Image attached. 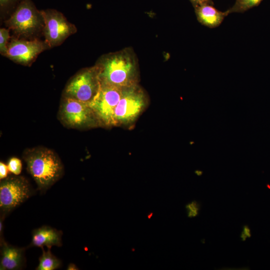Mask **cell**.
<instances>
[{
  "label": "cell",
  "instance_id": "cell-1",
  "mask_svg": "<svg viewBox=\"0 0 270 270\" xmlns=\"http://www.w3.org/2000/svg\"><path fill=\"white\" fill-rule=\"evenodd\" d=\"M27 170L41 191L48 190L62 176L64 168L58 156L52 150L36 147L23 155Z\"/></svg>",
  "mask_w": 270,
  "mask_h": 270
},
{
  "label": "cell",
  "instance_id": "cell-2",
  "mask_svg": "<svg viewBox=\"0 0 270 270\" xmlns=\"http://www.w3.org/2000/svg\"><path fill=\"white\" fill-rule=\"evenodd\" d=\"M98 66L102 82L124 88L137 84L136 62L134 56L126 51L106 56Z\"/></svg>",
  "mask_w": 270,
  "mask_h": 270
},
{
  "label": "cell",
  "instance_id": "cell-3",
  "mask_svg": "<svg viewBox=\"0 0 270 270\" xmlns=\"http://www.w3.org/2000/svg\"><path fill=\"white\" fill-rule=\"evenodd\" d=\"M59 116L68 128L82 129L101 126L88 104L64 96L60 104Z\"/></svg>",
  "mask_w": 270,
  "mask_h": 270
},
{
  "label": "cell",
  "instance_id": "cell-4",
  "mask_svg": "<svg viewBox=\"0 0 270 270\" xmlns=\"http://www.w3.org/2000/svg\"><path fill=\"white\" fill-rule=\"evenodd\" d=\"M6 23L15 34L24 36L34 34L44 26L41 11L32 0L21 2Z\"/></svg>",
  "mask_w": 270,
  "mask_h": 270
},
{
  "label": "cell",
  "instance_id": "cell-5",
  "mask_svg": "<svg viewBox=\"0 0 270 270\" xmlns=\"http://www.w3.org/2000/svg\"><path fill=\"white\" fill-rule=\"evenodd\" d=\"M124 89L100 81L96 95L88 104L101 126H114V110Z\"/></svg>",
  "mask_w": 270,
  "mask_h": 270
},
{
  "label": "cell",
  "instance_id": "cell-6",
  "mask_svg": "<svg viewBox=\"0 0 270 270\" xmlns=\"http://www.w3.org/2000/svg\"><path fill=\"white\" fill-rule=\"evenodd\" d=\"M146 98L138 84L124 89L114 114V126H126L134 122L146 108Z\"/></svg>",
  "mask_w": 270,
  "mask_h": 270
},
{
  "label": "cell",
  "instance_id": "cell-7",
  "mask_svg": "<svg viewBox=\"0 0 270 270\" xmlns=\"http://www.w3.org/2000/svg\"><path fill=\"white\" fill-rule=\"evenodd\" d=\"M100 84L98 66L86 68L71 78L66 86L64 96L89 103L96 95Z\"/></svg>",
  "mask_w": 270,
  "mask_h": 270
},
{
  "label": "cell",
  "instance_id": "cell-8",
  "mask_svg": "<svg viewBox=\"0 0 270 270\" xmlns=\"http://www.w3.org/2000/svg\"><path fill=\"white\" fill-rule=\"evenodd\" d=\"M30 186L23 176L16 175L2 180L0 183V208L4 214L9 212L31 196Z\"/></svg>",
  "mask_w": 270,
  "mask_h": 270
},
{
  "label": "cell",
  "instance_id": "cell-9",
  "mask_svg": "<svg viewBox=\"0 0 270 270\" xmlns=\"http://www.w3.org/2000/svg\"><path fill=\"white\" fill-rule=\"evenodd\" d=\"M44 26L45 43L52 48L62 44L76 32L74 25L70 22L60 12L54 9L41 10Z\"/></svg>",
  "mask_w": 270,
  "mask_h": 270
},
{
  "label": "cell",
  "instance_id": "cell-10",
  "mask_svg": "<svg viewBox=\"0 0 270 270\" xmlns=\"http://www.w3.org/2000/svg\"><path fill=\"white\" fill-rule=\"evenodd\" d=\"M48 46L38 40L13 39L8 44L6 56L24 65L30 64Z\"/></svg>",
  "mask_w": 270,
  "mask_h": 270
},
{
  "label": "cell",
  "instance_id": "cell-11",
  "mask_svg": "<svg viewBox=\"0 0 270 270\" xmlns=\"http://www.w3.org/2000/svg\"><path fill=\"white\" fill-rule=\"evenodd\" d=\"M24 250L0 240V270H16L22 268L24 262Z\"/></svg>",
  "mask_w": 270,
  "mask_h": 270
},
{
  "label": "cell",
  "instance_id": "cell-12",
  "mask_svg": "<svg viewBox=\"0 0 270 270\" xmlns=\"http://www.w3.org/2000/svg\"><path fill=\"white\" fill-rule=\"evenodd\" d=\"M62 234V231L54 228L47 226H42L33 230L30 246L41 248L46 246L48 249H50L52 246H61Z\"/></svg>",
  "mask_w": 270,
  "mask_h": 270
},
{
  "label": "cell",
  "instance_id": "cell-13",
  "mask_svg": "<svg viewBox=\"0 0 270 270\" xmlns=\"http://www.w3.org/2000/svg\"><path fill=\"white\" fill-rule=\"evenodd\" d=\"M194 9L198 22L210 28L219 26L228 16L226 12H222L218 10L212 4L198 6L195 7Z\"/></svg>",
  "mask_w": 270,
  "mask_h": 270
},
{
  "label": "cell",
  "instance_id": "cell-14",
  "mask_svg": "<svg viewBox=\"0 0 270 270\" xmlns=\"http://www.w3.org/2000/svg\"><path fill=\"white\" fill-rule=\"evenodd\" d=\"M42 249V254L39 258V264L36 270H54L59 268L61 266V262L52 254L50 249L46 251L44 248Z\"/></svg>",
  "mask_w": 270,
  "mask_h": 270
},
{
  "label": "cell",
  "instance_id": "cell-15",
  "mask_svg": "<svg viewBox=\"0 0 270 270\" xmlns=\"http://www.w3.org/2000/svg\"><path fill=\"white\" fill-rule=\"evenodd\" d=\"M262 0H236L234 5L226 11L230 14L244 12L249 9L258 5Z\"/></svg>",
  "mask_w": 270,
  "mask_h": 270
},
{
  "label": "cell",
  "instance_id": "cell-16",
  "mask_svg": "<svg viewBox=\"0 0 270 270\" xmlns=\"http://www.w3.org/2000/svg\"><path fill=\"white\" fill-rule=\"evenodd\" d=\"M10 37L8 30L5 28L0 29V52L2 55L5 56L7 52Z\"/></svg>",
  "mask_w": 270,
  "mask_h": 270
},
{
  "label": "cell",
  "instance_id": "cell-17",
  "mask_svg": "<svg viewBox=\"0 0 270 270\" xmlns=\"http://www.w3.org/2000/svg\"><path fill=\"white\" fill-rule=\"evenodd\" d=\"M8 166L10 172L14 175L18 176L22 172V163L19 158L13 157L10 159Z\"/></svg>",
  "mask_w": 270,
  "mask_h": 270
},
{
  "label": "cell",
  "instance_id": "cell-18",
  "mask_svg": "<svg viewBox=\"0 0 270 270\" xmlns=\"http://www.w3.org/2000/svg\"><path fill=\"white\" fill-rule=\"evenodd\" d=\"M186 208L188 212V218H194L197 216L200 210V204L196 200H194L186 205Z\"/></svg>",
  "mask_w": 270,
  "mask_h": 270
},
{
  "label": "cell",
  "instance_id": "cell-19",
  "mask_svg": "<svg viewBox=\"0 0 270 270\" xmlns=\"http://www.w3.org/2000/svg\"><path fill=\"white\" fill-rule=\"evenodd\" d=\"M23 0H0V7L2 11H7L8 10L14 8Z\"/></svg>",
  "mask_w": 270,
  "mask_h": 270
},
{
  "label": "cell",
  "instance_id": "cell-20",
  "mask_svg": "<svg viewBox=\"0 0 270 270\" xmlns=\"http://www.w3.org/2000/svg\"><path fill=\"white\" fill-rule=\"evenodd\" d=\"M9 171L8 165L3 162H0V179L3 180L8 177V172Z\"/></svg>",
  "mask_w": 270,
  "mask_h": 270
},
{
  "label": "cell",
  "instance_id": "cell-21",
  "mask_svg": "<svg viewBox=\"0 0 270 270\" xmlns=\"http://www.w3.org/2000/svg\"><path fill=\"white\" fill-rule=\"evenodd\" d=\"M250 229L248 226H244L242 228V231L240 234V238L242 240L244 241L246 240L251 236Z\"/></svg>",
  "mask_w": 270,
  "mask_h": 270
},
{
  "label": "cell",
  "instance_id": "cell-22",
  "mask_svg": "<svg viewBox=\"0 0 270 270\" xmlns=\"http://www.w3.org/2000/svg\"><path fill=\"white\" fill-rule=\"evenodd\" d=\"M194 8L204 4H212L213 2L212 0H190Z\"/></svg>",
  "mask_w": 270,
  "mask_h": 270
},
{
  "label": "cell",
  "instance_id": "cell-23",
  "mask_svg": "<svg viewBox=\"0 0 270 270\" xmlns=\"http://www.w3.org/2000/svg\"><path fill=\"white\" fill-rule=\"evenodd\" d=\"M67 270H78V268L76 266V264L70 263L68 264Z\"/></svg>",
  "mask_w": 270,
  "mask_h": 270
},
{
  "label": "cell",
  "instance_id": "cell-24",
  "mask_svg": "<svg viewBox=\"0 0 270 270\" xmlns=\"http://www.w3.org/2000/svg\"><path fill=\"white\" fill-rule=\"evenodd\" d=\"M2 220H0V234L2 232V229H3V223H2Z\"/></svg>",
  "mask_w": 270,
  "mask_h": 270
},
{
  "label": "cell",
  "instance_id": "cell-25",
  "mask_svg": "<svg viewBox=\"0 0 270 270\" xmlns=\"http://www.w3.org/2000/svg\"><path fill=\"white\" fill-rule=\"evenodd\" d=\"M153 214L154 213L152 212H150L149 214H148L147 216L148 219H150L152 216Z\"/></svg>",
  "mask_w": 270,
  "mask_h": 270
}]
</instances>
